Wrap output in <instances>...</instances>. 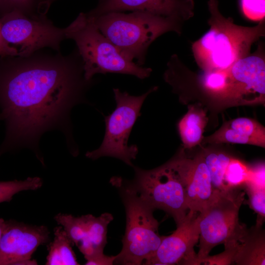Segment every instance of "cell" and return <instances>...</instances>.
I'll use <instances>...</instances> for the list:
<instances>
[{"label": "cell", "mask_w": 265, "mask_h": 265, "mask_svg": "<svg viewBox=\"0 0 265 265\" xmlns=\"http://www.w3.org/2000/svg\"><path fill=\"white\" fill-rule=\"evenodd\" d=\"M83 65L76 48L66 55L43 49L27 56H0V116L5 125L0 156L27 147L43 163L39 141L53 129L74 145L70 111L85 101L94 81L85 79Z\"/></svg>", "instance_id": "6da1fadb"}, {"label": "cell", "mask_w": 265, "mask_h": 265, "mask_svg": "<svg viewBox=\"0 0 265 265\" xmlns=\"http://www.w3.org/2000/svg\"><path fill=\"white\" fill-rule=\"evenodd\" d=\"M208 5L210 28L192 44L193 54L204 71L227 69L249 55L252 44L265 35V21L252 27L238 26L222 15L218 0H209Z\"/></svg>", "instance_id": "7a4b0ae2"}, {"label": "cell", "mask_w": 265, "mask_h": 265, "mask_svg": "<svg viewBox=\"0 0 265 265\" xmlns=\"http://www.w3.org/2000/svg\"><path fill=\"white\" fill-rule=\"evenodd\" d=\"M89 16L106 37L140 66L144 64L148 48L157 38L167 32H182V22L145 12H112Z\"/></svg>", "instance_id": "3957f363"}, {"label": "cell", "mask_w": 265, "mask_h": 265, "mask_svg": "<svg viewBox=\"0 0 265 265\" xmlns=\"http://www.w3.org/2000/svg\"><path fill=\"white\" fill-rule=\"evenodd\" d=\"M64 29L66 39L76 43L86 80H93L97 74H126L142 80L150 76L152 69L138 65L124 54L86 13H80Z\"/></svg>", "instance_id": "277c9868"}, {"label": "cell", "mask_w": 265, "mask_h": 265, "mask_svg": "<svg viewBox=\"0 0 265 265\" xmlns=\"http://www.w3.org/2000/svg\"><path fill=\"white\" fill-rule=\"evenodd\" d=\"M111 182L119 189L126 215L123 246L114 263L144 264L155 254L162 238L158 234L159 223L153 216L154 210L142 200L126 180L114 177Z\"/></svg>", "instance_id": "5b68a950"}, {"label": "cell", "mask_w": 265, "mask_h": 265, "mask_svg": "<svg viewBox=\"0 0 265 265\" xmlns=\"http://www.w3.org/2000/svg\"><path fill=\"white\" fill-rule=\"evenodd\" d=\"M134 177L127 181L138 196L154 210L165 211L181 223L187 213L184 186L172 159L164 164L150 170L135 166Z\"/></svg>", "instance_id": "8992f818"}, {"label": "cell", "mask_w": 265, "mask_h": 265, "mask_svg": "<svg viewBox=\"0 0 265 265\" xmlns=\"http://www.w3.org/2000/svg\"><path fill=\"white\" fill-rule=\"evenodd\" d=\"M158 87L150 88L139 96H132L118 88H113L116 107L105 117V134L101 146L85 155L95 160L103 157L118 159L127 164L133 166L132 160L135 159L138 148L136 145H128V139L132 128L138 117L140 109L147 97L156 91Z\"/></svg>", "instance_id": "52a82bcc"}, {"label": "cell", "mask_w": 265, "mask_h": 265, "mask_svg": "<svg viewBox=\"0 0 265 265\" xmlns=\"http://www.w3.org/2000/svg\"><path fill=\"white\" fill-rule=\"evenodd\" d=\"M243 187L216 191L211 202L199 213L200 243L195 265H200L214 246L225 243L239 232L243 224L238 220L245 198Z\"/></svg>", "instance_id": "ba28073f"}, {"label": "cell", "mask_w": 265, "mask_h": 265, "mask_svg": "<svg viewBox=\"0 0 265 265\" xmlns=\"http://www.w3.org/2000/svg\"><path fill=\"white\" fill-rule=\"evenodd\" d=\"M0 28L6 43L18 46L20 56L46 48L60 52L61 44L66 39L64 28L54 25L46 14L28 15L14 9L0 16Z\"/></svg>", "instance_id": "9c48e42d"}, {"label": "cell", "mask_w": 265, "mask_h": 265, "mask_svg": "<svg viewBox=\"0 0 265 265\" xmlns=\"http://www.w3.org/2000/svg\"><path fill=\"white\" fill-rule=\"evenodd\" d=\"M225 101L233 105L265 104V61L260 52L242 58L228 69Z\"/></svg>", "instance_id": "30bf717a"}, {"label": "cell", "mask_w": 265, "mask_h": 265, "mask_svg": "<svg viewBox=\"0 0 265 265\" xmlns=\"http://www.w3.org/2000/svg\"><path fill=\"white\" fill-rule=\"evenodd\" d=\"M198 214L188 211L171 235L162 236L155 254L144 265H195L194 246L199 238Z\"/></svg>", "instance_id": "8fae6325"}, {"label": "cell", "mask_w": 265, "mask_h": 265, "mask_svg": "<svg viewBox=\"0 0 265 265\" xmlns=\"http://www.w3.org/2000/svg\"><path fill=\"white\" fill-rule=\"evenodd\" d=\"M49 238L50 232L45 226L5 221L0 242V265H16L31 259L37 248L48 242Z\"/></svg>", "instance_id": "7c38bea8"}, {"label": "cell", "mask_w": 265, "mask_h": 265, "mask_svg": "<svg viewBox=\"0 0 265 265\" xmlns=\"http://www.w3.org/2000/svg\"><path fill=\"white\" fill-rule=\"evenodd\" d=\"M172 159L184 187L188 211L200 213L215 192L202 153L189 159L181 152Z\"/></svg>", "instance_id": "4fadbf2b"}, {"label": "cell", "mask_w": 265, "mask_h": 265, "mask_svg": "<svg viewBox=\"0 0 265 265\" xmlns=\"http://www.w3.org/2000/svg\"><path fill=\"white\" fill-rule=\"evenodd\" d=\"M193 0H104L87 14L97 16L112 12L141 11L182 23L193 15Z\"/></svg>", "instance_id": "5bb4252c"}, {"label": "cell", "mask_w": 265, "mask_h": 265, "mask_svg": "<svg viewBox=\"0 0 265 265\" xmlns=\"http://www.w3.org/2000/svg\"><path fill=\"white\" fill-rule=\"evenodd\" d=\"M202 142L212 144H249L265 148V129L254 119L237 118L224 123L214 133L203 138Z\"/></svg>", "instance_id": "9a60e30c"}, {"label": "cell", "mask_w": 265, "mask_h": 265, "mask_svg": "<svg viewBox=\"0 0 265 265\" xmlns=\"http://www.w3.org/2000/svg\"><path fill=\"white\" fill-rule=\"evenodd\" d=\"M262 226L258 224L250 229L244 226L238 237L234 263L239 265H265V236Z\"/></svg>", "instance_id": "2e32d148"}, {"label": "cell", "mask_w": 265, "mask_h": 265, "mask_svg": "<svg viewBox=\"0 0 265 265\" xmlns=\"http://www.w3.org/2000/svg\"><path fill=\"white\" fill-rule=\"evenodd\" d=\"M85 216L87 226L86 238L78 248L86 260L104 253L106 244L107 226L113 217L108 212L103 213L98 217L90 214Z\"/></svg>", "instance_id": "e0dca14e"}, {"label": "cell", "mask_w": 265, "mask_h": 265, "mask_svg": "<svg viewBox=\"0 0 265 265\" xmlns=\"http://www.w3.org/2000/svg\"><path fill=\"white\" fill-rule=\"evenodd\" d=\"M208 120L203 108L196 105L189 107L187 112L178 124L184 148L190 149L201 143Z\"/></svg>", "instance_id": "ac0fdd59"}, {"label": "cell", "mask_w": 265, "mask_h": 265, "mask_svg": "<svg viewBox=\"0 0 265 265\" xmlns=\"http://www.w3.org/2000/svg\"><path fill=\"white\" fill-rule=\"evenodd\" d=\"M54 238L49 245L46 265H78L74 245L61 226L54 229Z\"/></svg>", "instance_id": "d6986e66"}, {"label": "cell", "mask_w": 265, "mask_h": 265, "mask_svg": "<svg viewBox=\"0 0 265 265\" xmlns=\"http://www.w3.org/2000/svg\"><path fill=\"white\" fill-rule=\"evenodd\" d=\"M202 154L209 171L214 191L228 190L224 184V176L232 157L225 152L215 150H207Z\"/></svg>", "instance_id": "ffe728a7"}, {"label": "cell", "mask_w": 265, "mask_h": 265, "mask_svg": "<svg viewBox=\"0 0 265 265\" xmlns=\"http://www.w3.org/2000/svg\"><path fill=\"white\" fill-rule=\"evenodd\" d=\"M228 69L204 71L199 78V82L206 93L212 97L225 101L229 86Z\"/></svg>", "instance_id": "44dd1931"}, {"label": "cell", "mask_w": 265, "mask_h": 265, "mask_svg": "<svg viewBox=\"0 0 265 265\" xmlns=\"http://www.w3.org/2000/svg\"><path fill=\"white\" fill-rule=\"evenodd\" d=\"M251 173V166L240 159L232 157L224 176V182L227 189L243 187L249 181Z\"/></svg>", "instance_id": "7402d4cb"}, {"label": "cell", "mask_w": 265, "mask_h": 265, "mask_svg": "<svg viewBox=\"0 0 265 265\" xmlns=\"http://www.w3.org/2000/svg\"><path fill=\"white\" fill-rule=\"evenodd\" d=\"M42 185L43 180L38 177H28L25 180L0 182V203L11 201L15 194L21 191L38 189Z\"/></svg>", "instance_id": "603a6c76"}, {"label": "cell", "mask_w": 265, "mask_h": 265, "mask_svg": "<svg viewBox=\"0 0 265 265\" xmlns=\"http://www.w3.org/2000/svg\"><path fill=\"white\" fill-rule=\"evenodd\" d=\"M243 188L248 196L250 208L258 214L256 224L263 225L265 217V188L250 184H245Z\"/></svg>", "instance_id": "cb8c5ba5"}, {"label": "cell", "mask_w": 265, "mask_h": 265, "mask_svg": "<svg viewBox=\"0 0 265 265\" xmlns=\"http://www.w3.org/2000/svg\"><path fill=\"white\" fill-rule=\"evenodd\" d=\"M244 16L254 21H261L265 17V0H240Z\"/></svg>", "instance_id": "d4e9b609"}, {"label": "cell", "mask_w": 265, "mask_h": 265, "mask_svg": "<svg viewBox=\"0 0 265 265\" xmlns=\"http://www.w3.org/2000/svg\"><path fill=\"white\" fill-rule=\"evenodd\" d=\"M11 10L17 9L28 15L38 13V0H7Z\"/></svg>", "instance_id": "484cf974"}, {"label": "cell", "mask_w": 265, "mask_h": 265, "mask_svg": "<svg viewBox=\"0 0 265 265\" xmlns=\"http://www.w3.org/2000/svg\"><path fill=\"white\" fill-rule=\"evenodd\" d=\"M265 163L261 162L251 166V173L250 179L246 184L265 188Z\"/></svg>", "instance_id": "4316f807"}, {"label": "cell", "mask_w": 265, "mask_h": 265, "mask_svg": "<svg viewBox=\"0 0 265 265\" xmlns=\"http://www.w3.org/2000/svg\"><path fill=\"white\" fill-rule=\"evenodd\" d=\"M115 256H107L104 253L93 256L86 259V265H112L115 261Z\"/></svg>", "instance_id": "83f0119b"}, {"label": "cell", "mask_w": 265, "mask_h": 265, "mask_svg": "<svg viewBox=\"0 0 265 265\" xmlns=\"http://www.w3.org/2000/svg\"><path fill=\"white\" fill-rule=\"evenodd\" d=\"M18 48L5 42L2 37L0 28V56L18 55Z\"/></svg>", "instance_id": "f1b7e54d"}, {"label": "cell", "mask_w": 265, "mask_h": 265, "mask_svg": "<svg viewBox=\"0 0 265 265\" xmlns=\"http://www.w3.org/2000/svg\"><path fill=\"white\" fill-rule=\"evenodd\" d=\"M48 1L49 0H38V13L46 14L48 11L47 6Z\"/></svg>", "instance_id": "f546056e"}, {"label": "cell", "mask_w": 265, "mask_h": 265, "mask_svg": "<svg viewBox=\"0 0 265 265\" xmlns=\"http://www.w3.org/2000/svg\"><path fill=\"white\" fill-rule=\"evenodd\" d=\"M10 11L7 0H0V16Z\"/></svg>", "instance_id": "4dcf8cb0"}, {"label": "cell", "mask_w": 265, "mask_h": 265, "mask_svg": "<svg viewBox=\"0 0 265 265\" xmlns=\"http://www.w3.org/2000/svg\"><path fill=\"white\" fill-rule=\"evenodd\" d=\"M5 225V220L0 217V242L2 235L4 227Z\"/></svg>", "instance_id": "1f68e13d"}, {"label": "cell", "mask_w": 265, "mask_h": 265, "mask_svg": "<svg viewBox=\"0 0 265 265\" xmlns=\"http://www.w3.org/2000/svg\"><path fill=\"white\" fill-rule=\"evenodd\" d=\"M56 0H49L48 2V4H47V6H48V7L49 8L50 5L53 2H54V1H55ZM104 0H99V2L100 1H102Z\"/></svg>", "instance_id": "d6a6232c"}, {"label": "cell", "mask_w": 265, "mask_h": 265, "mask_svg": "<svg viewBox=\"0 0 265 265\" xmlns=\"http://www.w3.org/2000/svg\"><path fill=\"white\" fill-rule=\"evenodd\" d=\"M0 120H1V117H0Z\"/></svg>", "instance_id": "836d02e7"}]
</instances>
